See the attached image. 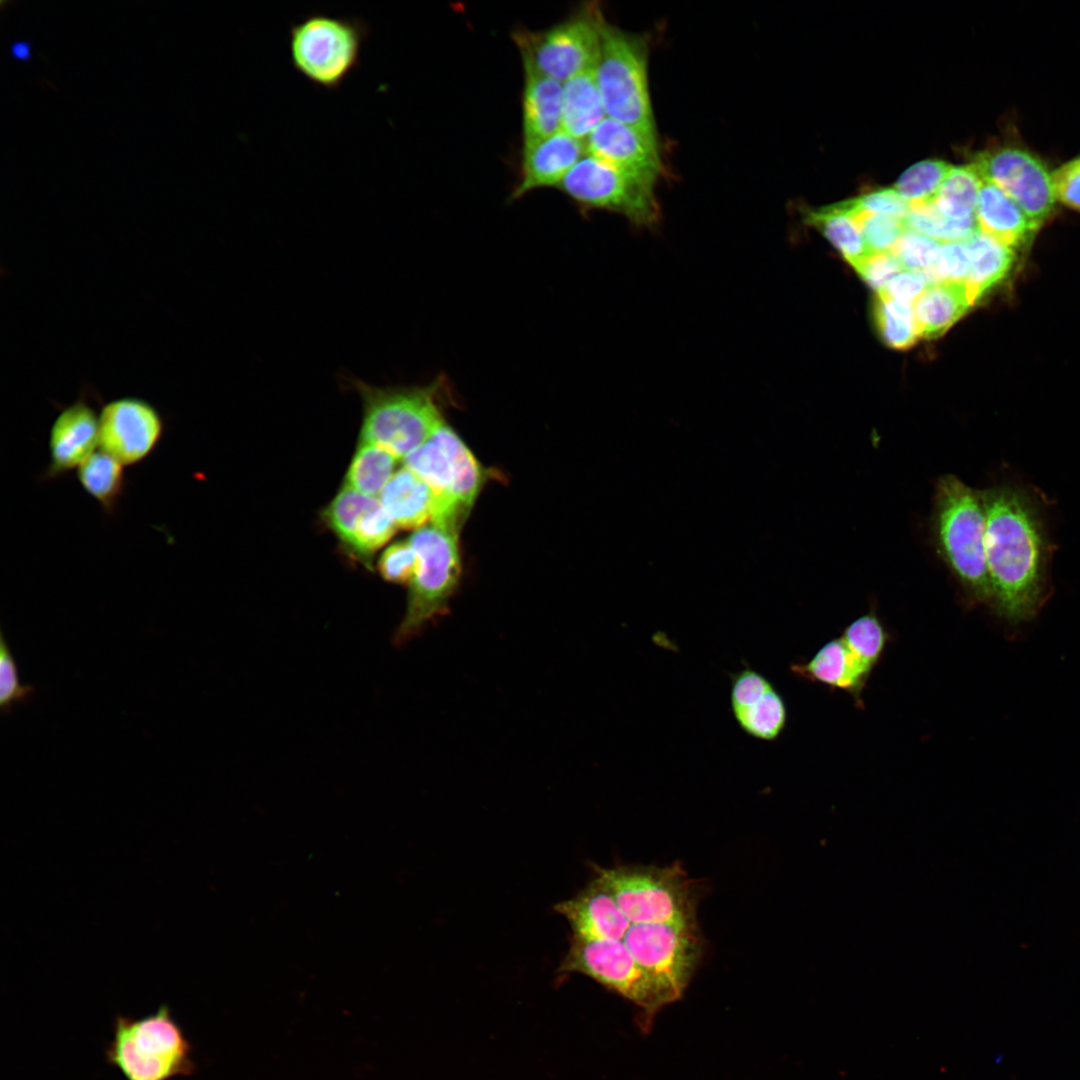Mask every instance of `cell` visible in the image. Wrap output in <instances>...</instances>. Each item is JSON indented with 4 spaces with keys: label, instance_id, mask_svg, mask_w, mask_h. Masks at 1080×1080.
<instances>
[{
    "label": "cell",
    "instance_id": "24",
    "mask_svg": "<svg viewBox=\"0 0 1080 1080\" xmlns=\"http://www.w3.org/2000/svg\"><path fill=\"white\" fill-rule=\"evenodd\" d=\"M380 503L397 527L419 529L432 518L434 494L428 484L407 467L396 471L379 495Z\"/></svg>",
    "mask_w": 1080,
    "mask_h": 1080
},
{
    "label": "cell",
    "instance_id": "32",
    "mask_svg": "<svg viewBox=\"0 0 1080 1080\" xmlns=\"http://www.w3.org/2000/svg\"><path fill=\"white\" fill-rule=\"evenodd\" d=\"M873 317L881 338L894 349H907L919 338L913 305L903 304L877 293Z\"/></svg>",
    "mask_w": 1080,
    "mask_h": 1080
},
{
    "label": "cell",
    "instance_id": "28",
    "mask_svg": "<svg viewBox=\"0 0 1080 1080\" xmlns=\"http://www.w3.org/2000/svg\"><path fill=\"white\" fill-rule=\"evenodd\" d=\"M806 222L822 232L852 266L870 254L854 217L841 202L807 212Z\"/></svg>",
    "mask_w": 1080,
    "mask_h": 1080
},
{
    "label": "cell",
    "instance_id": "4",
    "mask_svg": "<svg viewBox=\"0 0 1080 1080\" xmlns=\"http://www.w3.org/2000/svg\"><path fill=\"white\" fill-rule=\"evenodd\" d=\"M192 1053L183 1028L163 1004L139 1018L117 1015L105 1060L125 1080H171L195 1072Z\"/></svg>",
    "mask_w": 1080,
    "mask_h": 1080
},
{
    "label": "cell",
    "instance_id": "18",
    "mask_svg": "<svg viewBox=\"0 0 1080 1080\" xmlns=\"http://www.w3.org/2000/svg\"><path fill=\"white\" fill-rule=\"evenodd\" d=\"M572 936L593 940H623L632 925L611 891L597 877L571 899L557 903Z\"/></svg>",
    "mask_w": 1080,
    "mask_h": 1080
},
{
    "label": "cell",
    "instance_id": "47",
    "mask_svg": "<svg viewBox=\"0 0 1080 1080\" xmlns=\"http://www.w3.org/2000/svg\"><path fill=\"white\" fill-rule=\"evenodd\" d=\"M10 55L15 60L27 61L30 58V43L25 40H15L10 44Z\"/></svg>",
    "mask_w": 1080,
    "mask_h": 1080
},
{
    "label": "cell",
    "instance_id": "1",
    "mask_svg": "<svg viewBox=\"0 0 1080 1080\" xmlns=\"http://www.w3.org/2000/svg\"><path fill=\"white\" fill-rule=\"evenodd\" d=\"M982 495L990 602L1007 620H1026L1043 600L1050 553L1040 503L1029 490L1010 485Z\"/></svg>",
    "mask_w": 1080,
    "mask_h": 1080
},
{
    "label": "cell",
    "instance_id": "39",
    "mask_svg": "<svg viewBox=\"0 0 1080 1080\" xmlns=\"http://www.w3.org/2000/svg\"><path fill=\"white\" fill-rule=\"evenodd\" d=\"M941 242L905 229L891 253L909 271L928 273L936 263Z\"/></svg>",
    "mask_w": 1080,
    "mask_h": 1080
},
{
    "label": "cell",
    "instance_id": "22",
    "mask_svg": "<svg viewBox=\"0 0 1080 1080\" xmlns=\"http://www.w3.org/2000/svg\"><path fill=\"white\" fill-rule=\"evenodd\" d=\"M790 669L800 678L844 690L857 698L871 674L841 637L828 641L808 661L792 664Z\"/></svg>",
    "mask_w": 1080,
    "mask_h": 1080
},
{
    "label": "cell",
    "instance_id": "11",
    "mask_svg": "<svg viewBox=\"0 0 1080 1080\" xmlns=\"http://www.w3.org/2000/svg\"><path fill=\"white\" fill-rule=\"evenodd\" d=\"M982 180L1008 195L1039 229L1057 203L1052 170L1015 136L975 154L970 163Z\"/></svg>",
    "mask_w": 1080,
    "mask_h": 1080
},
{
    "label": "cell",
    "instance_id": "19",
    "mask_svg": "<svg viewBox=\"0 0 1080 1080\" xmlns=\"http://www.w3.org/2000/svg\"><path fill=\"white\" fill-rule=\"evenodd\" d=\"M584 151L583 141L562 130L523 144L519 180L511 193V200H517L535 189L558 187L584 156Z\"/></svg>",
    "mask_w": 1080,
    "mask_h": 1080
},
{
    "label": "cell",
    "instance_id": "7",
    "mask_svg": "<svg viewBox=\"0 0 1080 1080\" xmlns=\"http://www.w3.org/2000/svg\"><path fill=\"white\" fill-rule=\"evenodd\" d=\"M595 73L607 117L657 139L646 41L603 20Z\"/></svg>",
    "mask_w": 1080,
    "mask_h": 1080
},
{
    "label": "cell",
    "instance_id": "27",
    "mask_svg": "<svg viewBox=\"0 0 1080 1080\" xmlns=\"http://www.w3.org/2000/svg\"><path fill=\"white\" fill-rule=\"evenodd\" d=\"M77 479L105 514H114L126 488L124 465L99 450L77 469Z\"/></svg>",
    "mask_w": 1080,
    "mask_h": 1080
},
{
    "label": "cell",
    "instance_id": "42",
    "mask_svg": "<svg viewBox=\"0 0 1080 1080\" xmlns=\"http://www.w3.org/2000/svg\"><path fill=\"white\" fill-rule=\"evenodd\" d=\"M418 567V557L409 541L396 542L382 553L378 569L392 583H410Z\"/></svg>",
    "mask_w": 1080,
    "mask_h": 1080
},
{
    "label": "cell",
    "instance_id": "14",
    "mask_svg": "<svg viewBox=\"0 0 1080 1080\" xmlns=\"http://www.w3.org/2000/svg\"><path fill=\"white\" fill-rule=\"evenodd\" d=\"M623 941L672 1002L679 1000L702 956L697 924H632Z\"/></svg>",
    "mask_w": 1080,
    "mask_h": 1080
},
{
    "label": "cell",
    "instance_id": "21",
    "mask_svg": "<svg viewBox=\"0 0 1080 1080\" xmlns=\"http://www.w3.org/2000/svg\"><path fill=\"white\" fill-rule=\"evenodd\" d=\"M978 230L1014 249L1038 230L1020 207L996 185L982 180L976 206Z\"/></svg>",
    "mask_w": 1080,
    "mask_h": 1080
},
{
    "label": "cell",
    "instance_id": "20",
    "mask_svg": "<svg viewBox=\"0 0 1080 1080\" xmlns=\"http://www.w3.org/2000/svg\"><path fill=\"white\" fill-rule=\"evenodd\" d=\"M523 144L546 138L561 130L563 83L523 65Z\"/></svg>",
    "mask_w": 1080,
    "mask_h": 1080
},
{
    "label": "cell",
    "instance_id": "9",
    "mask_svg": "<svg viewBox=\"0 0 1080 1080\" xmlns=\"http://www.w3.org/2000/svg\"><path fill=\"white\" fill-rule=\"evenodd\" d=\"M457 536L433 523L411 535L409 543L417 554L418 567L409 583L405 614L394 635L397 644L407 642L447 611L461 573Z\"/></svg>",
    "mask_w": 1080,
    "mask_h": 1080
},
{
    "label": "cell",
    "instance_id": "34",
    "mask_svg": "<svg viewBox=\"0 0 1080 1080\" xmlns=\"http://www.w3.org/2000/svg\"><path fill=\"white\" fill-rule=\"evenodd\" d=\"M841 639L856 660L872 672L883 656L888 633L879 618L871 612L851 622Z\"/></svg>",
    "mask_w": 1080,
    "mask_h": 1080
},
{
    "label": "cell",
    "instance_id": "25",
    "mask_svg": "<svg viewBox=\"0 0 1080 1080\" xmlns=\"http://www.w3.org/2000/svg\"><path fill=\"white\" fill-rule=\"evenodd\" d=\"M606 117L595 69L563 83L562 131L585 142Z\"/></svg>",
    "mask_w": 1080,
    "mask_h": 1080
},
{
    "label": "cell",
    "instance_id": "8",
    "mask_svg": "<svg viewBox=\"0 0 1080 1080\" xmlns=\"http://www.w3.org/2000/svg\"><path fill=\"white\" fill-rule=\"evenodd\" d=\"M595 869L632 924L696 923L694 889L679 863Z\"/></svg>",
    "mask_w": 1080,
    "mask_h": 1080
},
{
    "label": "cell",
    "instance_id": "30",
    "mask_svg": "<svg viewBox=\"0 0 1080 1080\" xmlns=\"http://www.w3.org/2000/svg\"><path fill=\"white\" fill-rule=\"evenodd\" d=\"M731 710L744 733L759 740L774 741L786 727L787 707L774 686Z\"/></svg>",
    "mask_w": 1080,
    "mask_h": 1080
},
{
    "label": "cell",
    "instance_id": "40",
    "mask_svg": "<svg viewBox=\"0 0 1080 1080\" xmlns=\"http://www.w3.org/2000/svg\"><path fill=\"white\" fill-rule=\"evenodd\" d=\"M34 686L21 684L15 659L0 630V711L10 714L16 705L30 702Z\"/></svg>",
    "mask_w": 1080,
    "mask_h": 1080
},
{
    "label": "cell",
    "instance_id": "6",
    "mask_svg": "<svg viewBox=\"0 0 1080 1080\" xmlns=\"http://www.w3.org/2000/svg\"><path fill=\"white\" fill-rule=\"evenodd\" d=\"M368 35L359 17L312 12L289 27L290 63L313 86L336 91L359 67Z\"/></svg>",
    "mask_w": 1080,
    "mask_h": 1080
},
{
    "label": "cell",
    "instance_id": "45",
    "mask_svg": "<svg viewBox=\"0 0 1080 1080\" xmlns=\"http://www.w3.org/2000/svg\"><path fill=\"white\" fill-rule=\"evenodd\" d=\"M1057 203L1080 211V153L1052 170Z\"/></svg>",
    "mask_w": 1080,
    "mask_h": 1080
},
{
    "label": "cell",
    "instance_id": "26",
    "mask_svg": "<svg viewBox=\"0 0 1080 1080\" xmlns=\"http://www.w3.org/2000/svg\"><path fill=\"white\" fill-rule=\"evenodd\" d=\"M964 243L970 256V270L964 283L975 304L1007 275L1014 263L1015 253L1014 249L979 230Z\"/></svg>",
    "mask_w": 1080,
    "mask_h": 1080
},
{
    "label": "cell",
    "instance_id": "43",
    "mask_svg": "<svg viewBox=\"0 0 1080 1080\" xmlns=\"http://www.w3.org/2000/svg\"><path fill=\"white\" fill-rule=\"evenodd\" d=\"M843 203L850 210L891 216L902 220L910 209L909 204L893 187L880 188Z\"/></svg>",
    "mask_w": 1080,
    "mask_h": 1080
},
{
    "label": "cell",
    "instance_id": "3",
    "mask_svg": "<svg viewBox=\"0 0 1080 1080\" xmlns=\"http://www.w3.org/2000/svg\"><path fill=\"white\" fill-rule=\"evenodd\" d=\"M361 398V442L381 446L405 458L421 446L444 421L439 406L447 380L438 376L424 386H375L350 378Z\"/></svg>",
    "mask_w": 1080,
    "mask_h": 1080
},
{
    "label": "cell",
    "instance_id": "12",
    "mask_svg": "<svg viewBox=\"0 0 1080 1080\" xmlns=\"http://www.w3.org/2000/svg\"><path fill=\"white\" fill-rule=\"evenodd\" d=\"M559 971L580 973L642 1008L652 1017L672 1003L659 984L642 968L623 940H593L572 936Z\"/></svg>",
    "mask_w": 1080,
    "mask_h": 1080
},
{
    "label": "cell",
    "instance_id": "46",
    "mask_svg": "<svg viewBox=\"0 0 1080 1080\" xmlns=\"http://www.w3.org/2000/svg\"><path fill=\"white\" fill-rule=\"evenodd\" d=\"M928 286L929 283L924 274L907 270L894 276L886 287L877 293L897 302L913 305Z\"/></svg>",
    "mask_w": 1080,
    "mask_h": 1080
},
{
    "label": "cell",
    "instance_id": "44",
    "mask_svg": "<svg viewBox=\"0 0 1080 1080\" xmlns=\"http://www.w3.org/2000/svg\"><path fill=\"white\" fill-rule=\"evenodd\" d=\"M853 267L877 292L882 291L888 282L904 269L891 252L870 253Z\"/></svg>",
    "mask_w": 1080,
    "mask_h": 1080
},
{
    "label": "cell",
    "instance_id": "36",
    "mask_svg": "<svg viewBox=\"0 0 1080 1080\" xmlns=\"http://www.w3.org/2000/svg\"><path fill=\"white\" fill-rule=\"evenodd\" d=\"M379 503V498L344 486L324 511V518L346 547L362 518Z\"/></svg>",
    "mask_w": 1080,
    "mask_h": 1080
},
{
    "label": "cell",
    "instance_id": "16",
    "mask_svg": "<svg viewBox=\"0 0 1080 1080\" xmlns=\"http://www.w3.org/2000/svg\"><path fill=\"white\" fill-rule=\"evenodd\" d=\"M584 144L587 154L655 187L662 171L657 139L606 117Z\"/></svg>",
    "mask_w": 1080,
    "mask_h": 1080
},
{
    "label": "cell",
    "instance_id": "29",
    "mask_svg": "<svg viewBox=\"0 0 1080 1080\" xmlns=\"http://www.w3.org/2000/svg\"><path fill=\"white\" fill-rule=\"evenodd\" d=\"M397 458L387 449L361 442L345 477V486L361 494L379 497L394 475Z\"/></svg>",
    "mask_w": 1080,
    "mask_h": 1080
},
{
    "label": "cell",
    "instance_id": "23",
    "mask_svg": "<svg viewBox=\"0 0 1080 1080\" xmlns=\"http://www.w3.org/2000/svg\"><path fill=\"white\" fill-rule=\"evenodd\" d=\"M974 305L965 283L940 282L929 285L913 303L919 337L944 334Z\"/></svg>",
    "mask_w": 1080,
    "mask_h": 1080
},
{
    "label": "cell",
    "instance_id": "5",
    "mask_svg": "<svg viewBox=\"0 0 1080 1080\" xmlns=\"http://www.w3.org/2000/svg\"><path fill=\"white\" fill-rule=\"evenodd\" d=\"M404 466L423 479L434 494L432 523L458 534L484 480L471 451L443 421L404 458Z\"/></svg>",
    "mask_w": 1080,
    "mask_h": 1080
},
{
    "label": "cell",
    "instance_id": "37",
    "mask_svg": "<svg viewBox=\"0 0 1080 1080\" xmlns=\"http://www.w3.org/2000/svg\"><path fill=\"white\" fill-rule=\"evenodd\" d=\"M396 528L379 503L362 518L346 548L360 559L370 561L372 554L392 537Z\"/></svg>",
    "mask_w": 1080,
    "mask_h": 1080
},
{
    "label": "cell",
    "instance_id": "10",
    "mask_svg": "<svg viewBox=\"0 0 1080 1080\" xmlns=\"http://www.w3.org/2000/svg\"><path fill=\"white\" fill-rule=\"evenodd\" d=\"M603 20L598 8L583 7L545 30H519L512 37L523 65L565 83L596 68Z\"/></svg>",
    "mask_w": 1080,
    "mask_h": 1080
},
{
    "label": "cell",
    "instance_id": "41",
    "mask_svg": "<svg viewBox=\"0 0 1080 1080\" xmlns=\"http://www.w3.org/2000/svg\"><path fill=\"white\" fill-rule=\"evenodd\" d=\"M970 270V256L964 242L941 243L933 268L925 274L929 283H964Z\"/></svg>",
    "mask_w": 1080,
    "mask_h": 1080
},
{
    "label": "cell",
    "instance_id": "13",
    "mask_svg": "<svg viewBox=\"0 0 1080 1080\" xmlns=\"http://www.w3.org/2000/svg\"><path fill=\"white\" fill-rule=\"evenodd\" d=\"M557 188L582 210L615 212L644 227L659 219L654 187L587 153Z\"/></svg>",
    "mask_w": 1080,
    "mask_h": 1080
},
{
    "label": "cell",
    "instance_id": "35",
    "mask_svg": "<svg viewBox=\"0 0 1080 1080\" xmlns=\"http://www.w3.org/2000/svg\"><path fill=\"white\" fill-rule=\"evenodd\" d=\"M952 167L941 160L918 162L904 171L893 188L910 207L933 203Z\"/></svg>",
    "mask_w": 1080,
    "mask_h": 1080
},
{
    "label": "cell",
    "instance_id": "33",
    "mask_svg": "<svg viewBox=\"0 0 1080 1080\" xmlns=\"http://www.w3.org/2000/svg\"><path fill=\"white\" fill-rule=\"evenodd\" d=\"M907 229L938 242H964L978 230L976 220H953L934 203L911 206L904 219Z\"/></svg>",
    "mask_w": 1080,
    "mask_h": 1080
},
{
    "label": "cell",
    "instance_id": "17",
    "mask_svg": "<svg viewBox=\"0 0 1080 1080\" xmlns=\"http://www.w3.org/2000/svg\"><path fill=\"white\" fill-rule=\"evenodd\" d=\"M99 446V414L81 398L63 407L48 437L49 461L40 480L51 481L78 469Z\"/></svg>",
    "mask_w": 1080,
    "mask_h": 1080
},
{
    "label": "cell",
    "instance_id": "2",
    "mask_svg": "<svg viewBox=\"0 0 1080 1080\" xmlns=\"http://www.w3.org/2000/svg\"><path fill=\"white\" fill-rule=\"evenodd\" d=\"M932 529L939 554L966 593L976 601L990 602L982 491L954 475L941 477L935 489Z\"/></svg>",
    "mask_w": 1080,
    "mask_h": 1080
},
{
    "label": "cell",
    "instance_id": "31",
    "mask_svg": "<svg viewBox=\"0 0 1080 1080\" xmlns=\"http://www.w3.org/2000/svg\"><path fill=\"white\" fill-rule=\"evenodd\" d=\"M980 186L981 178L971 164L953 166L933 203L953 220H976Z\"/></svg>",
    "mask_w": 1080,
    "mask_h": 1080
},
{
    "label": "cell",
    "instance_id": "15",
    "mask_svg": "<svg viewBox=\"0 0 1080 1080\" xmlns=\"http://www.w3.org/2000/svg\"><path fill=\"white\" fill-rule=\"evenodd\" d=\"M165 421L150 402L126 396L105 403L99 413V448L124 466L136 465L158 447Z\"/></svg>",
    "mask_w": 1080,
    "mask_h": 1080
},
{
    "label": "cell",
    "instance_id": "38",
    "mask_svg": "<svg viewBox=\"0 0 1080 1080\" xmlns=\"http://www.w3.org/2000/svg\"><path fill=\"white\" fill-rule=\"evenodd\" d=\"M854 217L870 253L891 252L906 229L904 220L891 216L848 209Z\"/></svg>",
    "mask_w": 1080,
    "mask_h": 1080
}]
</instances>
